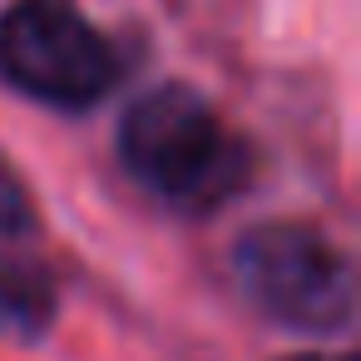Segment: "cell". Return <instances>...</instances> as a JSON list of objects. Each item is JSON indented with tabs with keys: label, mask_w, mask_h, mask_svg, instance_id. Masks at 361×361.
<instances>
[{
	"label": "cell",
	"mask_w": 361,
	"mask_h": 361,
	"mask_svg": "<svg viewBox=\"0 0 361 361\" xmlns=\"http://www.w3.org/2000/svg\"><path fill=\"white\" fill-rule=\"evenodd\" d=\"M119 159L159 203L213 213L247 183V149L188 85H159L124 109Z\"/></svg>",
	"instance_id": "obj_1"
},
{
	"label": "cell",
	"mask_w": 361,
	"mask_h": 361,
	"mask_svg": "<svg viewBox=\"0 0 361 361\" xmlns=\"http://www.w3.org/2000/svg\"><path fill=\"white\" fill-rule=\"evenodd\" d=\"M233 272L247 302L287 331H346L356 317L351 257L307 223H257L233 247Z\"/></svg>",
	"instance_id": "obj_2"
},
{
	"label": "cell",
	"mask_w": 361,
	"mask_h": 361,
	"mask_svg": "<svg viewBox=\"0 0 361 361\" xmlns=\"http://www.w3.org/2000/svg\"><path fill=\"white\" fill-rule=\"evenodd\" d=\"M0 75L50 109H90L119 85V55L60 0H20L0 20Z\"/></svg>",
	"instance_id": "obj_3"
},
{
	"label": "cell",
	"mask_w": 361,
	"mask_h": 361,
	"mask_svg": "<svg viewBox=\"0 0 361 361\" xmlns=\"http://www.w3.org/2000/svg\"><path fill=\"white\" fill-rule=\"evenodd\" d=\"M55 322V282L50 272L0 238V331L11 336H45Z\"/></svg>",
	"instance_id": "obj_4"
},
{
	"label": "cell",
	"mask_w": 361,
	"mask_h": 361,
	"mask_svg": "<svg viewBox=\"0 0 361 361\" xmlns=\"http://www.w3.org/2000/svg\"><path fill=\"white\" fill-rule=\"evenodd\" d=\"M35 228V208H30V193L25 183L0 164V238H20Z\"/></svg>",
	"instance_id": "obj_5"
},
{
	"label": "cell",
	"mask_w": 361,
	"mask_h": 361,
	"mask_svg": "<svg viewBox=\"0 0 361 361\" xmlns=\"http://www.w3.org/2000/svg\"><path fill=\"white\" fill-rule=\"evenodd\" d=\"M292 361H351V356H292Z\"/></svg>",
	"instance_id": "obj_6"
}]
</instances>
